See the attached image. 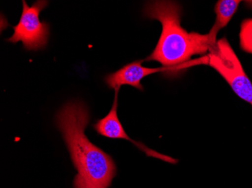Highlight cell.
Returning <instances> with one entry per match:
<instances>
[{
	"mask_svg": "<svg viewBox=\"0 0 252 188\" xmlns=\"http://www.w3.org/2000/svg\"><path fill=\"white\" fill-rule=\"evenodd\" d=\"M239 3L240 1L239 0H220L217 2L215 7L216 14L215 25L208 34L212 49L216 45L217 36L219 31L229 24L237 11Z\"/></svg>",
	"mask_w": 252,
	"mask_h": 188,
	"instance_id": "cell-7",
	"label": "cell"
},
{
	"mask_svg": "<svg viewBox=\"0 0 252 188\" xmlns=\"http://www.w3.org/2000/svg\"><path fill=\"white\" fill-rule=\"evenodd\" d=\"M114 90H115V97H114V100H113L111 109L110 110L108 114L105 117L96 121L95 124L93 125L94 131L102 136L113 138V139H124L126 141H128V142L134 144L138 149L145 153V155L147 157L157 158V159L161 160V161L171 164L177 163L178 162V160L167 156V155H162V154H160L157 151H154V150L151 149L141 142H136L132 138H130L128 134H126L124 127L120 122L118 114H117L118 93L120 89H116Z\"/></svg>",
	"mask_w": 252,
	"mask_h": 188,
	"instance_id": "cell-5",
	"label": "cell"
},
{
	"mask_svg": "<svg viewBox=\"0 0 252 188\" xmlns=\"http://www.w3.org/2000/svg\"><path fill=\"white\" fill-rule=\"evenodd\" d=\"M205 64L218 72L236 95L252 107V83L226 38L217 42L205 57Z\"/></svg>",
	"mask_w": 252,
	"mask_h": 188,
	"instance_id": "cell-3",
	"label": "cell"
},
{
	"mask_svg": "<svg viewBox=\"0 0 252 188\" xmlns=\"http://www.w3.org/2000/svg\"><path fill=\"white\" fill-rule=\"evenodd\" d=\"M239 45L243 52L252 54V18H247L242 22Z\"/></svg>",
	"mask_w": 252,
	"mask_h": 188,
	"instance_id": "cell-8",
	"label": "cell"
},
{
	"mask_svg": "<svg viewBox=\"0 0 252 188\" xmlns=\"http://www.w3.org/2000/svg\"><path fill=\"white\" fill-rule=\"evenodd\" d=\"M23 10L19 22L12 27L14 34L7 42L17 43L21 42L28 51L42 50L47 45L49 37V25L41 21V11L47 7L48 1L39 0L29 6L26 1H22Z\"/></svg>",
	"mask_w": 252,
	"mask_h": 188,
	"instance_id": "cell-4",
	"label": "cell"
},
{
	"mask_svg": "<svg viewBox=\"0 0 252 188\" xmlns=\"http://www.w3.org/2000/svg\"><path fill=\"white\" fill-rule=\"evenodd\" d=\"M89 121V108L77 100L66 103L56 115L57 126L77 170L73 188H109L117 175V166L110 155L86 136Z\"/></svg>",
	"mask_w": 252,
	"mask_h": 188,
	"instance_id": "cell-1",
	"label": "cell"
},
{
	"mask_svg": "<svg viewBox=\"0 0 252 188\" xmlns=\"http://www.w3.org/2000/svg\"><path fill=\"white\" fill-rule=\"evenodd\" d=\"M144 16L157 20L162 25V33L154 52L145 61H156L172 71L194 55L212 49L208 34L188 32L181 27V7L173 1H154L146 4Z\"/></svg>",
	"mask_w": 252,
	"mask_h": 188,
	"instance_id": "cell-2",
	"label": "cell"
},
{
	"mask_svg": "<svg viewBox=\"0 0 252 188\" xmlns=\"http://www.w3.org/2000/svg\"><path fill=\"white\" fill-rule=\"evenodd\" d=\"M143 60H137L128 64L125 65L117 72L107 75L104 81L109 88L120 89L123 85H129L137 90L144 91V87L141 81L154 73L168 72L166 68H148L142 66Z\"/></svg>",
	"mask_w": 252,
	"mask_h": 188,
	"instance_id": "cell-6",
	"label": "cell"
}]
</instances>
